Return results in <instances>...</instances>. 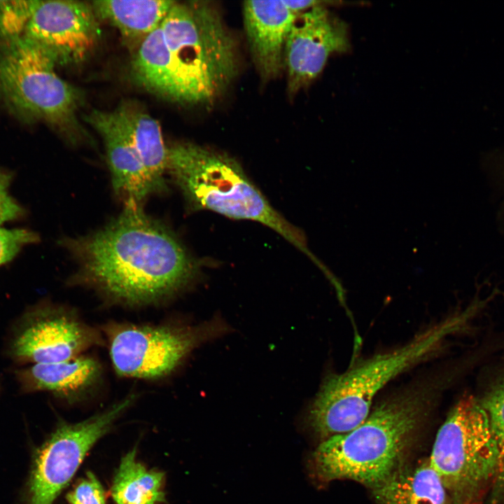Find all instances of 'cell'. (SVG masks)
I'll return each mask as SVG.
<instances>
[{"label":"cell","instance_id":"obj_21","mask_svg":"<svg viewBox=\"0 0 504 504\" xmlns=\"http://www.w3.org/2000/svg\"><path fill=\"white\" fill-rule=\"evenodd\" d=\"M34 1H0V37L5 42L22 36L34 8Z\"/></svg>","mask_w":504,"mask_h":504},{"label":"cell","instance_id":"obj_20","mask_svg":"<svg viewBox=\"0 0 504 504\" xmlns=\"http://www.w3.org/2000/svg\"><path fill=\"white\" fill-rule=\"evenodd\" d=\"M477 397L489 419L499 451L496 481L504 483V363L489 376Z\"/></svg>","mask_w":504,"mask_h":504},{"label":"cell","instance_id":"obj_15","mask_svg":"<svg viewBox=\"0 0 504 504\" xmlns=\"http://www.w3.org/2000/svg\"><path fill=\"white\" fill-rule=\"evenodd\" d=\"M101 374L99 363L82 355L58 363L34 364L16 372L24 392L48 391L72 401L94 386Z\"/></svg>","mask_w":504,"mask_h":504},{"label":"cell","instance_id":"obj_7","mask_svg":"<svg viewBox=\"0 0 504 504\" xmlns=\"http://www.w3.org/2000/svg\"><path fill=\"white\" fill-rule=\"evenodd\" d=\"M428 461L458 501L472 500L496 479L498 444L475 396H465L451 410L438 431Z\"/></svg>","mask_w":504,"mask_h":504},{"label":"cell","instance_id":"obj_3","mask_svg":"<svg viewBox=\"0 0 504 504\" xmlns=\"http://www.w3.org/2000/svg\"><path fill=\"white\" fill-rule=\"evenodd\" d=\"M169 68L165 99L212 106L239 71L234 36L218 9L206 1H176L160 24Z\"/></svg>","mask_w":504,"mask_h":504},{"label":"cell","instance_id":"obj_13","mask_svg":"<svg viewBox=\"0 0 504 504\" xmlns=\"http://www.w3.org/2000/svg\"><path fill=\"white\" fill-rule=\"evenodd\" d=\"M85 120L104 141L115 194L125 205L141 206L157 192L118 111L94 109Z\"/></svg>","mask_w":504,"mask_h":504},{"label":"cell","instance_id":"obj_8","mask_svg":"<svg viewBox=\"0 0 504 504\" xmlns=\"http://www.w3.org/2000/svg\"><path fill=\"white\" fill-rule=\"evenodd\" d=\"M229 330L219 318L194 326L111 322L104 327L117 374L146 379L169 374L193 349Z\"/></svg>","mask_w":504,"mask_h":504},{"label":"cell","instance_id":"obj_1","mask_svg":"<svg viewBox=\"0 0 504 504\" xmlns=\"http://www.w3.org/2000/svg\"><path fill=\"white\" fill-rule=\"evenodd\" d=\"M59 244L77 265L72 284L128 305L173 297L193 282L200 270L178 237L135 204L125 205L99 230L63 237Z\"/></svg>","mask_w":504,"mask_h":504},{"label":"cell","instance_id":"obj_16","mask_svg":"<svg viewBox=\"0 0 504 504\" xmlns=\"http://www.w3.org/2000/svg\"><path fill=\"white\" fill-rule=\"evenodd\" d=\"M378 504H446L447 489L428 459L402 465L370 489Z\"/></svg>","mask_w":504,"mask_h":504},{"label":"cell","instance_id":"obj_4","mask_svg":"<svg viewBox=\"0 0 504 504\" xmlns=\"http://www.w3.org/2000/svg\"><path fill=\"white\" fill-rule=\"evenodd\" d=\"M167 173L190 208L265 225L312 257L302 232L270 205L230 156L195 144L178 143L168 147Z\"/></svg>","mask_w":504,"mask_h":504},{"label":"cell","instance_id":"obj_17","mask_svg":"<svg viewBox=\"0 0 504 504\" xmlns=\"http://www.w3.org/2000/svg\"><path fill=\"white\" fill-rule=\"evenodd\" d=\"M129 132L143 165L157 193L167 190L168 148L166 147L159 122L139 107L124 103L116 108Z\"/></svg>","mask_w":504,"mask_h":504},{"label":"cell","instance_id":"obj_9","mask_svg":"<svg viewBox=\"0 0 504 504\" xmlns=\"http://www.w3.org/2000/svg\"><path fill=\"white\" fill-rule=\"evenodd\" d=\"M135 393L104 411L75 424L61 423L38 450L29 485V504H52L93 445L134 402Z\"/></svg>","mask_w":504,"mask_h":504},{"label":"cell","instance_id":"obj_25","mask_svg":"<svg viewBox=\"0 0 504 504\" xmlns=\"http://www.w3.org/2000/svg\"><path fill=\"white\" fill-rule=\"evenodd\" d=\"M285 4L295 12L297 15H300L318 5L323 4L321 1H284Z\"/></svg>","mask_w":504,"mask_h":504},{"label":"cell","instance_id":"obj_14","mask_svg":"<svg viewBox=\"0 0 504 504\" xmlns=\"http://www.w3.org/2000/svg\"><path fill=\"white\" fill-rule=\"evenodd\" d=\"M242 13L254 65L263 81L274 80L284 69L286 41L298 15L284 1H247Z\"/></svg>","mask_w":504,"mask_h":504},{"label":"cell","instance_id":"obj_18","mask_svg":"<svg viewBox=\"0 0 504 504\" xmlns=\"http://www.w3.org/2000/svg\"><path fill=\"white\" fill-rule=\"evenodd\" d=\"M175 1H94L92 6L97 17L107 21L125 39L139 43L162 23Z\"/></svg>","mask_w":504,"mask_h":504},{"label":"cell","instance_id":"obj_2","mask_svg":"<svg viewBox=\"0 0 504 504\" xmlns=\"http://www.w3.org/2000/svg\"><path fill=\"white\" fill-rule=\"evenodd\" d=\"M433 396L413 388L379 403L352 430L321 442L314 451V475L323 482L349 479L370 489L402 467L431 409Z\"/></svg>","mask_w":504,"mask_h":504},{"label":"cell","instance_id":"obj_24","mask_svg":"<svg viewBox=\"0 0 504 504\" xmlns=\"http://www.w3.org/2000/svg\"><path fill=\"white\" fill-rule=\"evenodd\" d=\"M66 499L70 504H106L104 489L90 472L68 493Z\"/></svg>","mask_w":504,"mask_h":504},{"label":"cell","instance_id":"obj_5","mask_svg":"<svg viewBox=\"0 0 504 504\" xmlns=\"http://www.w3.org/2000/svg\"><path fill=\"white\" fill-rule=\"evenodd\" d=\"M460 325V318L446 320L398 349L328 376L309 409L310 428L324 440L358 426L368 416L378 392L398 374L430 357Z\"/></svg>","mask_w":504,"mask_h":504},{"label":"cell","instance_id":"obj_6","mask_svg":"<svg viewBox=\"0 0 504 504\" xmlns=\"http://www.w3.org/2000/svg\"><path fill=\"white\" fill-rule=\"evenodd\" d=\"M55 66L22 36L5 42L0 50V97L18 116L48 123L76 144L87 136L77 119L81 94L56 74Z\"/></svg>","mask_w":504,"mask_h":504},{"label":"cell","instance_id":"obj_11","mask_svg":"<svg viewBox=\"0 0 504 504\" xmlns=\"http://www.w3.org/2000/svg\"><path fill=\"white\" fill-rule=\"evenodd\" d=\"M100 36L92 5L70 0L36 1L22 37L55 65H75L93 51Z\"/></svg>","mask_w":504,"mask_h":504},{"label":"cell","instance_id":"obj_10","mask_svg":"<svg viewBox=\"0 0 504 504\" xmlns=\"http://www.w3.org/2000/svg\"><path fill=\"white\" fill-rule=\"evenodd\" d=\"M102 342L99 332L72 309L42 304L22 318L9 353L19 363H53L79 356Z\"/></svg>","mask_w":504,"mask_h":504},{"label":"cell","instance_id":"obj_22","mask_svg":"<svg viewBox=\"0 0 504 504\" xmlns=\"http://www.w3.org/2000/svg\"><path fill=\"white\" fill-rule=\"evenodd\" d=\"M38 241V234L32 230L0 227V267L11 262L24 246Z\"/></svg>","mask_w":504,"mask_h":504},{"label":"cell","instance_id":"obj_23","mask_svg":"<svg viewBox=\"0 0 504 504\" xmlns=\"http://www.w3.org/2000/svg\"><path fill=\"white\" fill-rule=\"evenodd\" d=\"M14 174L0 167V226L9 221L22 219L25 209L10 195V187Z\"/></svg>","mask_w":504,"mask_h":504},{"label":"cell","instance_id":"obj_12","mask_svg":"<svg viewBox=\"0 0 504 504\" xmlns=\"http://www.w3.org/2000/svg\"><path fill=\"white\" fill-rule=\"evenodd\" d=\"M327 2L298 15L288 34L284 63L290 97L321 74L330 55L350 50L347 25L328 10Z\"/></svg>","mask_w":504,"mask_h":504},{"label":"cell","instance_id":"obj_19","mask_svg":"<svg viewBox=\"0 0 504 504\" xmlns=\"http://www.w3.org/2000/svg\"><path fill=\"white\" fill-rule=\"evenodd\" d=\"M164 484L163 472L145 467L133 449L120 461L111 494L116 504H160L165 500Z\"/></svg>","mask_w":504,"mask_h":504}]
</instances>
